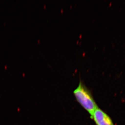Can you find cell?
Segmentation results:
<instances>
[{
    "label": "cell",
    "mask_w": 125,
    "mask_h": 125,
    "mask_svg": "<svg viewBox=\"0 0 125 125\" xmlns=\"http://www.w3.org/2000/svg\"><path fill=\"white\" fill-rule=\"evenodd\" d=\"M76 100L90 115L92 119L95 110L98 107L91 91L80 79L78 87L73 91Z\"/></svg>",
    "instance_id": "6da1fadb"
},
{
    "label": "cell",
    "mask_w": 125,
    "mask_h": 125,
    "mask_svg": "<svg viewBox=\"0 0 125 125\" xmlns=\"http://www.w3.org/2000/svg\"><path fill=\"white\" fill-rule=\"evenodd\" d=\"M92 119L96 125H115L111 117L98 107L95 110Z\"/></svg>",
    "instance_id": "7a4b0ae2"
}]
</instances>
